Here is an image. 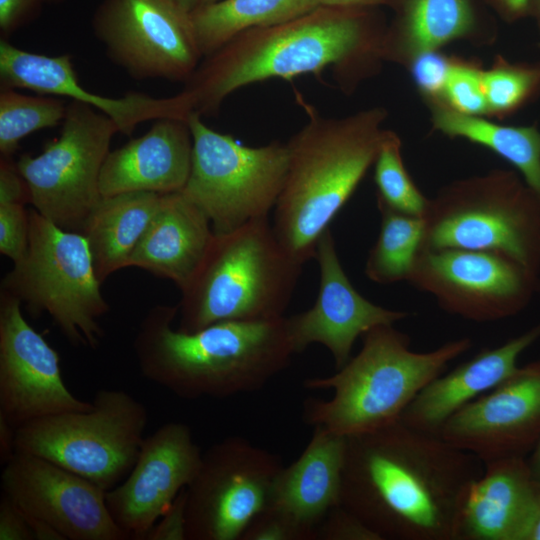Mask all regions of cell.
<instances>
[{
    "instance_id": "cell-48",
    "label": "cell",
    "mask_w": 540,
    "mask_h": 540,
    "mask_svg": "<svg viewBox=\"0 0 540 540\" xmlns=\"http://www.w3.org/2000/svg\"><path fill=\"white\" fill-rule=\"evenodd\" d=\"M217 1L219 0H175V2L188 13Z\"/></svg>"
},
{
    "instance_id": "cell-32",
    "label": "cell",
    "mask_w": 540,
    "mask_h": 540,
    "mask_svg": "<svg viewBox=\"0 0 540 540\" xmlns=\"http://www.w3.org/2000/svg\"><path fill=\"white\" fill-rule=\"evenodd\" d=\"M401 140L391 130H384L374 161L377 204L395 211L423 218L429 208L427 198L409 175L402 158Z\"/></svg>"
},
{
    "instance_id": "cell-20",
    "label": "cell",
    "mask_w": 540,
    "mask_h": 540,
    "mask_svg": "<svg viewBox=\"0 0 540 540\" xmlns=\"http://www.w3.org/2000/svg\"><path fill=\"white\" fill-rule=\"evenodd\" d=\"M0 88L27 89L87 104L107 115L119 132L127 136L143 122L160 118L187 120L191 113L181 92L166 98L140 92L111 98L90 92L79 83L70 55L33 53L4 38L0 39Z\"/></svg>"
},
{
    "instance_id": "cell-3",
    "label": "cell",
    "mask_w": 540,
    "mask_h": 540,
    "mask_svg": "<svg viewBox=\"0 0 540 540\" xmlns=\"http://www.w3.org/2000/svg\"><path fill=\"white\" fill-rule=\"evenodd\" d=\"M177 314V305L149 309L133 348L142 375L180 398L260 390L295 354L285 316L223 321L187 333L173 327Z\"/></svg>"
},
{
    "instance_id": "cell-41",
    "label": "cell",
    "mask_w": 540,
    "mask_h": 540,
    "mask_svg": "<svg viewBox=\"0 0 540 540\" xmlns=\"http://www.w3.org/2000/svg\"><path fill=\"white\" fill-rule=\"evenodd\" d=\"M5 203H31L28 184L12 157L0 158V204Z\"/></svg>"
},
{
    "instance_id": "cell-22",
    "label": "cell",
    "mask_w": 540,
    "mask_h": 540,
    "mask_svg": "<svg viewBox=\"0 0 540 540\" xmlns=\"http://www.w3.org/2000/svg\"><path fill=\"white\" fill-rule=\"evenodd\" d=\"M192 155L193 137L187 120H154L145 134L108 153L100 173V193L180 192L190 175Z\"/></svg>"
},
{
    "instance_id": "cell-44",
    "label": "cell",
    "mask_w": 540,
    "mask_h": 540,
    "mask_svg": "<svg viewBox=\"0 0 540 540\" xmlns=\"http://www.w3.org/2000/svg\"><path fill=\"white\" fill-rule=\"evenodd\" d=\"M16 428L0 415V460L7 463L16 453Z\"/></svg>"
},
{
    "instance_id": "cell-11",
    "label": "cell",
    "mask_w": 540,
    "mask_h": 540,
    "mask_svg": "<svg viewBox=\"0 0 540 540\" xmlns=\"http://www.w3.org/2000/svg\"><path fill=\"white\" fill-rule=\"evenodd\" d=\"M117 132L104 113L70 101L59 136L46 143L40 154L25 153L16 161L33 208L57 226L80 232L102 197L100 173Z\"/></svg>"
},
{
    "instance_id": "cell-21",
    "label": "cell",
    "mask_w": 540,
    "mask_h": 540,
    "mask_svg": "<svg viewBox=\"0 0 540 540\" xmlns=\"http://www.w3.org/2000/svg\"><path fill=\"white\" fill-rule=\"evenodd\" d=\"M540 518V483L527 457L484 463L463 501L455 540H531Z\"/></svg>"
},
{
    "instance_id": "cell-46",
    "label": "cell",
    "mask_w": 540,
    "mask_h": 540,
    "mask_svg": "<svg viewBox=\"0 0 540 540\" xmlns=\"http://www.w3.org/2000/svg\"><path fill=\"white\" fill-rule=\"evenodd\" d=\"M321 6L348 8V9H374L379 5L387 4L388 0H318Z\"/></svg>"
},
{
    "instance_id": "cell-36",
    "label": "cell",
    "mask_w": 540,
    "mask_h": 540,
    "mask_svg": "<svg viewBox=\"0 0 540 540\" xmlns=\"http://www.w3.org/2000/svg\"><path fill=\"white\" fill-rule=\"evenodd\" d=\"M29 238V215L25 205L0 204V253L13 263L26 253Z\"/></svg>"
},
{
    "instance_id": "cell-16",
    "label": "cell",
    "mask_w": 540,
    "mask_h": 540,
    "mask_svg": "<svg viewBox=\"0 0 540 540\" xmlns=\"http://www.w3.org/2000/svg\"><path fill=\"white\" fill-rule=\"evenodd\" d=\"M1 487L21 511L66 540H128L109 512L106 491L47 459L16 452L4 464Z\"/></svg>"
},
{
    "instance_id": "cell-34",
    "label": "cell",
    "mask_w": 540,
    "mask_h": 540,
    "mask_svg": "<svg viewBox=\"0 0 540 540\" xmlns=\"http://www.w3.org/2000/svg\"><path fill=\"white\" fill-rule=\"evenodd\" d=\"M482 74L477 62L453 57L442 103L462 114L489 116Z\"/></svg>"
},
{
    "instance_id": "cell-14",
    "label": "cell",
    "mask_w": 540,
    "mask_h": 540,
    "mask_svg": "<svg viewBox=\"0 0 540 540\" xmlns=\"http://www.w3.org/2000/svg\"><path fill=\"white\" fill-rule=\"evenodd\" d=\"M91 26L108 58L137 80L185 83L203 59L190 13L175 0H102Z\"/></svg>"
},
{
    "instance_id": "cell-29",
    "label": "cell",
    "mask_w": 540,
    "mask_h": 540,
    "mask_svg": "<svg viewBox=\"0 0 540 540\" xmlns=\"http://www.w3.org/2000/svg\"><path fill=\"white\" fill-rule=\"evenodd\" d=\"M319 6L318 0H219L190 17L205 57L243 32L285 23Z\"/></svg>"
},
{
    "instance_id": "cell-30",
    "label": "cell",
    "mask_w": 540,
    "mask_h": 540,
    "mask_svg": "<svg viewBox=\"0 0 540 540\" xmlns=\"http://www.w3.org/2000/svg\"><path fill=\"white\" fill-rule=\"evenodd\" d=\"M380 231L368 253L365 274L378 284L407 281L421 248L425 223L416 217L377 204Z\"/></svg>"
},
{
    "instance_id": "cell-40",
    "label": "cell",
    "mask_w": 540,
    "mask_h": 540,
    "mask_svg": "<svg viewBox=\"0 0 540 540\" xmlns=\"http://www.w3.org/2000/svg\"><path fill=\"white\" fill-rule=\"evenodd\" d=\"M146 540H186V488L155 523Z\"/></svg>"
},
{
    "instance_id": "cell-5",
    "label": "cell",
    "mask_w": 540,
    "mask_h": 540,
    "mask_svg": "<svg viewBox=\"0 0 540 540\" xmlns=\"http://www.w3.org/2000/svg\"><path fill=\"white\" fill-rule=\"evenodd\" d=\"M357 355L327 377L308 378V389H332L329 400L308 398L303 420L349 437L371 432L401 419L404 410L448 364L467 352L471 338L448 341L415 352L410 337L393 325H379L364 333Z\"/></svg>"
},
{
    "instance_id": "cell-6",
    "label": "cell",
    "mask_w": 540,
    "mask_h": 540,
    "mask_svg": "<svg viewBox=\"0 0 540 540\" xmlns=\"http://www.w3.org/2000/svg\"><path fill=\"white\" fill-rule=\"evenodd\" d=\"M302 266L277 238L268 218L215 234L181 290L177 329L195 332L223 321L284 316Z\"/></svg>"
},
{
    "instance_id": "cell-12",
    "label": "cell",
    "mask_w": 540,
    "mask_h": 540,
    "mask_svg": "<svg viewBox=\"0 0 540 540\" xmlns=\"http://www.w3.org/2000/svg\"><path fill=\"white\" fill-rule=\"evenodd\" d=\"M282 467L279 456L239 436L209 447L186 487V540H241Z\"/></svg>"
},
{
    "instance_id": "cell-4",
    "label": "cell",
    "mask_w": 540,
    "mask_h": 540,
    "mask_svg": "<svg viewBox=\"0 0 540 540\" xmlns=\"http://www.w3.org/2000/svg\"><path fill=\"white\" fill-rule=\"evenodd\" d=\"M387 112L372 107L340 117L310 113L286 143L288 168L274 207L273 229L301 264L374 164Z\"/></svg>"
},
{
    "instance_id": "cell-27",
    "label": "cell",
    "mask_w": 540,
    "mask_h": 540,
    "mask_svg": "<svg viewBox=\"0 0 540 540\" xmlns=\"http://www.w3.org/2000/svg\"><path fill=\"white\" fill-rule=\"evenodd\" d=\"M162 195L128 192L102 196L88 215L79 233L87 241L101 283L129 267L130 256L158 210Z\"/></svg>"
},
{
    "instance_id": "cell-38",
    "label": "cell",
    "mask_w": 540,
    "mask_h": 540,
    "mask_svg": "<svg viewBox=\"0 0 540 540\" xmlns=\"http://www.w3.org/2000/svg\"><path fill=\"white\" fill-rule=\"evenodd\" d=\"M315 540H382L354 513L338 505L317 526Z\"/></svg>"
},
{
    "instance_id": "cell-37",
    "label": "cell",
    "mask_w": 540,
    "mask_h": 540,
    "mask_svg": "<svg viewBox=\"0 0 540 540\" xmlns=\"http://www.w3.org/2000/svg\"><path fill=\"white\" fill-rule=\"evenodd\" d=\"M241 540H315L314 535L288 515L264 509L247 527Z\"/></svg>"
},
{
    "instance_id": "cell-24",
    "label": "cell",
    "mask_w": 540,
    "mask_h": 540,
    "mask_svg": "<svg viewBox=\"0 0 540 540\" xmlns=\"http://www.w3.org/2000/svg\"><path fill=\"white\" fill-rule=\"evenodd\" d=\"M346 444L347 437L314 426L302 454L276 475L266 508L288 515L315 539L317 526L340 505Z\"/></svg>"
},
{
    "instance_id": "cell-39",
    "label": "cell",
    "mask_w": 540,
    "mask_h": 540,
    "mask_svg": "<svg viewBox=\"0 0 540 540\" xmlns=\"http://www.w3.org/2000/svg\"><path fill=\"white\" fill-rule=\"evenodd\" d=\"M65 0H0L1 38L8 37L35 20L41 11Z\"/></svg>"
},
{
    "instance_id": "cell-7",
    "label": "cell",
    "mask_w": 540,
    "mask_h": 540,
    "mask_svg": "<svg viewBox=\"0 0 540 540\" xmlns=\"http://www.w3.org/2000/svg\"><path fill=\"white\" fill-rule=\"evenodd\" d=\"M423 219L421 248L495 252L540 274V195L517 171L494 169L447 184Z\"/></svg>"
},
{
    "instance_id": "cell-43",
    "label": "cell",
    "mask_w": 540,
    "mask_h": 540,
    "mask_svg": "<svg viewBox=\"0 0 540 540\" xmlns=\"http://www.w3.org/2000/svg\"><path fill=\"white\" fill-rule=\"evenodd\" d=\"M497 12L508 21L529 16L530 0H488Z\"/></svg>"
},
{
    "instance_id": "cell-47",
    "label": "cell",
    "mask_w": 540,
    "mask_h": 540,
    "mask_svg": "<svg viewBox=\"0 0 540 540\" xmlns=\"http://www.w3.org/2000/svg\"><path fill=\"white\" fill-rule=\"evenodd\" d=\"M534 478L540 483V439L527 457Z\"/></svg>"
},
{
    "instance_id": "cell-23",
    "label": "cell",
    "mask_w": 540,
    "mask_h": 540,
    "mask_svg": "<svg viewBox=\"0 0 540 540\" xmlns=\"http://www.w3.org/2000/svg\"><path fill=\"white\" fill-rule=\"evenodd\" d=\"M538 339L540 323L500 346L481 350L428 383L404 410L400 421L440 436L443 425L455 412L510 376L518 368L520 355Z\"/></svg>"
},
{
    "instance_id": "cell-45",
    "label": "cell",
    "mask_w": 540,
    "mask_h": 540,
    "mask_svg": "<svg viewBox=\"0 0 540 540\" xmlns=\"http://www.w3.org/2000/svg\"><path fill=\"white\" fill-rule=\"evenodd\" d=\"M24 516L32 531L34 540H66L64 535L50 523L44 520L32 517L25 513H24Z\"/></svg>"
},
{
    "instance_id": "cell-10",
    "label": "cell",
    "mask_w": 540,
    "mask_h": 540,
    "mask_svg": "<svg viewBox=\"0 0 540 540\" xmlns=\"http://www.w3.org/2000/svg\"><path fill=\"white\" fill-rule=\"evenodd\" d=\"M193 137L192 166L181 191L210 219L215 234L268 218L288 168L286 143L252 147L209 128L197 113L187 119Z\"/></svg>"
},
{
    "instance_id": "cell-49",
    "label": "cell",
    "mask_w": 540,
    "mask_h": 540,
    "mask_svg": "<svg viewBox=\"0 0 540 540\" xmlns=\"http://www.w3.org/2000/svg\"><path fill=\"white\" fill-rule=\"evenodd\" d=\"M529 15L535 19L540 31V0H530Z\"/></svg>"
},
{
    "instance_id": "cell-9",
    "label": "cell",
    "mask_w": 540,
    "mask_h": 540,
    "mask_svg": "<svg viewBox=\"0 0 540 540\" xmlns=\"http://www.w3.org/2000/svg\"><path fill=\"white\" fill-rule=\"evenodd\" d=\"M148 422L145 405L123 390L100 389L88 410L54 414L16 429V452L47 459L106 492L128 475Z\"/></svg>"
},
{
    "instance_id": "cell-19",
    "label": "cell",
    "mask_w": 540,
    "mask_h": 540,
    "mask_svg": "<svg viewBox=\"0 0 540 540\" xmlns=\"http://www.w3.org/2000/svg\"><path fill=\"white\" fill-rule=\"evenodd\" d=\"M314 258L320 269L318 295L310 309L286 317L289 336L295 354L314 343L326 347L338 370L351 358L357 338L376 326L394 325L412 314L376 305L354 288L329 228L320 236Z\"/></svg>"
},
{
    "instance_id": "cell-50",
    "label": "cell",
    "mask_w": 540,
    "mask_h": 540,
    "mask_svg": "<svg viewBox=\"0 0 540 540\" xmlns=\"http://www.w3.org/2000/svg\"><path fill=\"white\" fill-rule=\"evenodd\" d=\"M531 540H540V518L538 520V523L535 527V530L531 536Z\"/></svg>"
},
{
    "instance_id": "cell-42",
    "label": "cell",
    "mask_w": 540,
    "mask_h": 540,
    "mask_svg": "<svg viewBox=\"0 0 540 540\" xmlns=\"http://www.w3.org/2000/svg\"><path fill=\"white\" fill-rule=\"evenodd\" d=\"M0 540H34L24 513L4 493L0 500Z\"/></svg>"
},
{
    "instance_id": "cell-2",
    "label": "cell",
    "mask_w": 540,
    "mask_h": 540,
    "mask_svg": "<svg viewBox=\"0 0 540 540\" xmlns=\"http://www.w3.org/2000/svg\"><path fill=\"white\" fill-rule=\"evenodd\" d=\"M386 28L373 9L319 6L298 18L243 32L208 56L181 93L191 113H218L234 91L272 78L330 70L351 91L383 61Z\"/></svg>"
},
{
    "instance_id": "cell-13",
    "label": "cell",
    "mask_w": 540,
    "mask_h": 540,
    "mask_svg": "<svg viewBox=\"0 0 540 540\" xmlns=\"http://www.w3.org/2000/svg\"><path fill=\"white\" fill-rule=\"evenodd\" d=\"M445 312L493 322L523 311L540 290L539 274L490 251L420 248L409 278Z\"/></svg>"
},
{
    "instance_id": "cell-15",
    "label": "cell",
    "mask_w": 540,
    "mask_h": 540,
    "mask_svg": "<svg viewBox=\"0 0 540 540\" xmlns=\"http://www.w3.org/2000/svg\"><path fill=\"white\" fill-rule=\"evenodd\" d=\"M21 302L0 291V415L16 429L42 417L88 410L66 386L57 351L24 318Z\"/></svg>"
},
{
    "instance_id": "cell-25",
    "label": "cell",
    "mask_w": 540,
    "mask_h": 540,
    "mask_svg": "<svg viewBox=\"0 0 540 540\" xmlns=\"http://www.w3.org/2000/svg\"><path fill=\"white\" fill-rule=\"evenodd\" d=\"M214 231L206 213L185 194H163L128 266L168 279L180 289L201 264Z\"/></svg>"
},
{
    "instance_id": "cell-28",
    "label": "cell",
    "mask_w": 540,
    "mask_h": 540,
    "mask_svg": "<svg viewBox=\"0 0 540 540\" xmlns=\"http://www.w3.org/2000/svg\"><path fill=\"white\" fill-rule=\"evenodd\" d=\"M427 105L435 130L489 149L511 164L540 195V130L537 125H503L485 116L456 112L442 102Z\"/></svg>"
},
{
    "instance_id": "cell-1",
    "label": "cell",
    "mask_w": 540,
    "mask_h": 540,
    "mask_svg": "<svg viewBox=\"0 0 540 540\" xmlns=\"http://www.w3.org/2000/svg\"><path fill=\"white\" fill-rule=\"evenodd\" d=\"M483 470L475 455L399 420L347 437L340 505L382 540H455Z\"/></svg>"
},
{
    "instance_id": "cell-35",
    "label": "cell",
    "mask_w": 540,
    "mask_h": 540,
    "mask_svg": "<svg viewBox=\"0 0 540 540\" xmlns=\"http://www.w3.org/2000/svg\"><path fill=\"white\" fill-rule=\"evenodd\" d=\"M452 60L453 57L434 50L416 56L406 66L415 87L427 104L442 102Z\"/></svg>"
},
{
    "instance_id": "cell-8",
    "label": "cell",
    "mask_w": 540,
    "mask_h": 540,
    "mask_svg": "<svg viewBox=\"0 0 540 540\" xmlns=\"http://www.w3.org/2000/svg\"><path fill=\"white\" fill-rule=\"evenodd\" d=\"M28 215L26 253L5 274L0 291L17 298L35 317L49 315L70 344L96 348L103 337L99 319L110 308L86 239L34 208L28 209Z\"/></svg>"
},
{
    "instance_id": "cell-18",
    "label": "cell",
    "mask_w": 540,
    "mask_h": 540,
    "mask_svg": "<svg viewBox=\"0 0 540 540\" xmlns=\"http://www.w3.org/2000/svg\"><path fill=\"white\" fill-rule=\"evenodd\" d=\"M203 453L190 427L169 422L144 438L128 475L106 492V504L128 540L149 531L196 476Z\"/></svg>"
},
{
    "instance_id": "cell-31",
    "label": "cell",
    "mask_w": 540,
    "mask_h": 540,
    "mask_svg": "<svg viewBox=\"0 0 540 540\" xmlns=\"http://www.w3.org/2000/svg\"><path fill=\"white\" fill-rule=\"evenodd\" d=\"M66 110L67 104L52 96H30L14 89H1V157H12L27 135L61 124Z\"/></svg>"
},
{
    "instance_id": "cell-17",
    "label": "cell",
    "mask_w": 540,
    "mask_h": 540,
    "mask_svg": "<svg viewBox=\"0 0 540 540\" xmlns=\"http://www.w3.org/2000/svg\"><path fill=\"white\" fill-rule=\"evenodd\" d=\"M440 436L483 463L528 457L540 439V359L455 412Z\"/></svg>"
},
{
    "instance_id": "cell-33",
    "label": "cell",
    "mask_w": 540,
    "mask_h": 540,
    "mask_svg": "<svg viewBox=\"0 0 540 540\" xmlns=\"http://www.w3.org/2000/svg\"><path fill=\"white\" fill-rule=\"evenodd\" d=\"M482 82L489 116L505 118L540 95V61L511 62L498 56L483 69Z\"/></svg>"
},
{
    "instance_id": "cell-26",
    "label": "cell",
    "mask_w": 540,
    "mask_h": 540,
    "mask_svg": "<svg viewBox=\"0 0 540 540\" xmlns=\"http://www.w3.org/2000/svg\"><path fill=\"white\" fill-rule=\"evenodd\" d=\"M395 18L386 28L383 60L407 66L416 56L458 39H471L478 19L472 0H388Z\"/></svg>"
}]
</instances>
